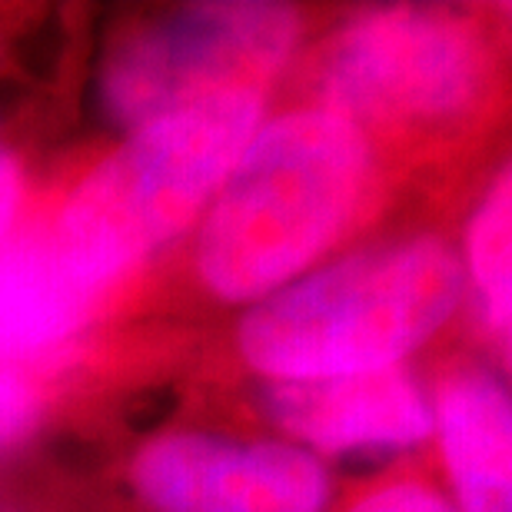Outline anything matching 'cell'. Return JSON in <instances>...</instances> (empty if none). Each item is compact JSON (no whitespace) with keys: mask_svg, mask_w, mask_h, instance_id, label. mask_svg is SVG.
<instances>
[{"mask_svg":"<svg viewBox=\"0 0 512 512\" xmlns=\"http://www.w3.org/2000/svg\"><path fill=\"white\" fill-rule=\"evenodd\" d=\"M366 173L370 153L360 127L326 107L256 127L203 227L207 286L233 303L290 286L346 230Z\"/></svg>","mask_w":512,"mask_h":512,"instance_id":"obj_1","label":"cell"},{"mask_svg":"<svg viewBox=\"0 0 512 512\" xmlns=\"http://www.w3.org/2000/svg\"><path fill=\"white\" fill-rule=\"evenodd\" d=\"M459 293L463 273L439 240L366 250L266 296L240 326V350L273 383L396 370Z\"/></svg>","mask_w":512,"mask_h":512,"instance_id":"obj_2","label":"cell"},{"mask_svg":"<svg viewBox=\"0 0 512 512\" xmlns=\"http://www.w3.org/2000/svg\"><path fill=\"white\" fill-rule=\"evenodd\" d=\"M260 94H230L137 127L54 220L70 253L114 283L217 197L260 127Z\"/></svg>","mask_w":512,"mask_h":512,"instance_id":"obj_3","label":"cell"},{"mask_svg":"<svg viewBox=\"0 0 512 512\" xmlns=\"http://www.w3.org/2000/svg\"><path fill=\"white\" fill-rule=\"evenodd\" d=\"M296 14L263 0H223L167 14L120 40L104 64V104L120 124L230 94H260L296 40Z\"/></svg>","mask_w":512,"mask_h":512,"instance_id":"obj_4","label":"cell"},{"mask_svg":"<svg viewBox=\"0 0 512 512\" xmlns=\"http://www.w3.org/2000/svg\"><path fill=\"white\" fill-rule=\"evenodd\" d=\"M320 80L326 110L346 120L439 117L473 100L483 47L456 17L376 10L333 40Z\"/></svg>","mask_w":512,"mask_h":512,"instance_id":"obj_5","label":"cell"},{"mask_svg":"<svg viewBox=\"0 0 512 512\" xmlns=\"http://www.w3.org/2000/svg\"><path fill=\"white\" fill-rule=\"evenodd\" d=\"M140 496L160 512H323L326 476L283 443L167 436L133 463Z\"/></svg>","mask_w":512,"mask_h":512,"instance_id":"obj_6","label":"cell"},{"mask_svg":"<svg viewBox=\"0 0 512 512\" xmlns=\"http://www.w3.org/2000/svg\"><path fill=\"white\" fill-rule=\"evenodd\" d=\"M266 406L286 433L330 453L413 446L433 433V409L399 370L280 380Z\"/></svg>","mask_w":512,"mask_h":512,"instance_id":"obj_7","label":"cell"},{"mask_svg":"<svg viewBox=\"0 0 512 512\" xmlns=\"http://www.w3.org/2000/svg\"><path fill=\"white\" fill-rule=\"evenodd\" d=\"M104 290L54 223L7 237L0 243V360L67 343L94 316Z\"/></svg>","mask_w":512,"mask_h":512,"instance_id":"obj_8","label":"cell"},{"mask_svg":"<svg viewBox=\"0 0 512 512\" xmlns=\"http://www.w3.org/2000/svg\"><path fill=\"white\" fill-rule=\"evenodd\" d=\"M443 453L463 512H512V406L483 373L456 376L436 403Z\"/></svg>","mask_w":512,"mask_h":512,"instance_id":"obj_9","label":"cell"},{"mask_svg":"<svg viewBox=\"0 0 512 512\" xmlns=\"http://www.w3.org/2000/svg\"><path fill=\"white\" fill-rule=\"evenodd\" d=\"M469 270H473L486 323L509 333L512 320V180L503 173L469 223Z\"/></svg>","mask_w":512,"mask_h":512,"instance_id":"obj_10","label":"cell"},{"mask_svg":"<svg viewBox=\"0 0 512 512\" xmlns=\"http://www.w3.org/2000/svg\"><path fill=\"white\" fill-rule=\"evenodd\" d=\"M34 419V396L14 373L0 370V446H10L27 433Z\"/></svg>","mask_w":512,"mask_h":512,"instance_id":"obj_11","label":"cell"},{"mask_svg":"<svg viewBox=\"0 0 512 512\" xmlns=\"http://www.w3.org/2000/svg\"><path fill=\"white\" fill-rule=\"evenodd\" d=\"M353 512H456L443 496L423 486H389L376 496L363 499Z\"/></svg>","mask_w":512,"mask_h":512,"instance_id":"obj_12","label":"cell"},{"mask_svg":"<svg viewBox=\"0 0 512 512\" xmlns=\"http://www.w3.org/2000/svg\"><path fill=\"white\" fill-rule=\"evenodd\" d=\"M20 207V163L10 150L0 147V243L7 240L10 223Z\"/></svg>","mask_w":512,"mask_h":512,"instance_id":"obj_13","label":"cell"}]
</instances>
